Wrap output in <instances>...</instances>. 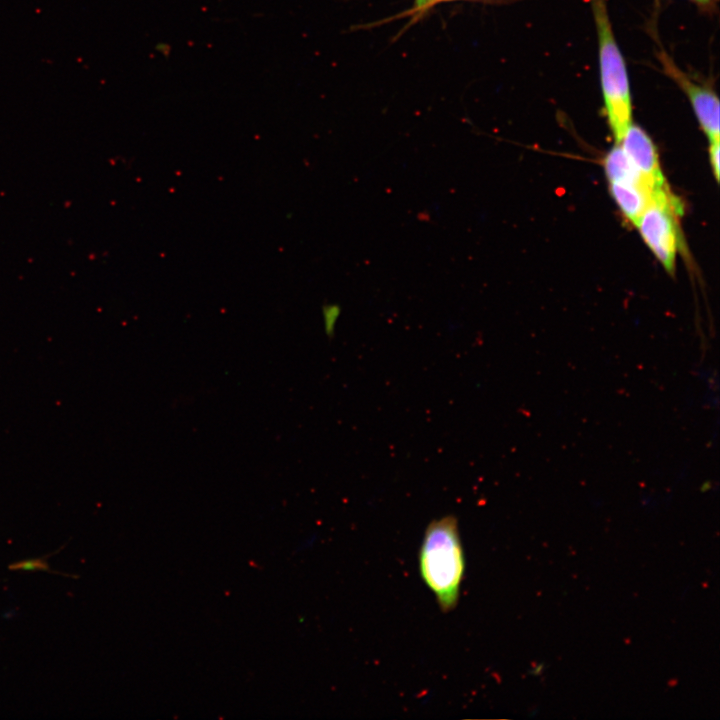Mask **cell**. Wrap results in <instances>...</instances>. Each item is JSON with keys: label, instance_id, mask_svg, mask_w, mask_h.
Listing matches in <instances>:
<instances>
[{"label": "cell", "instance_id": "1", "mask_svg": "<svg viewBox=\"0 0 720 720\" xmlns=\"http://www.w3.org/2000/svg\"><path fill=\"white\" fill-rule=\"evenodd\" d=\"M465 559L457 518L446 515L426 527L419 552V571L444 612L457 605Z\"/></svg>", "mask_w": 720, "mask_h": 720}, {"label": "cell", "instance_id": "2", "mask_svg": "<svg viewBox=\"0 0 720 720\" xmlns=\"http://www.w3.org/2000/svg\"><path fill=\"white\" fill-rule=\"evenodd\" d=\"M599 36L601 85L610 128L620 142L631 123V97L622 54L615 42L605 0H592Z\"/></svg>", "mask_w": 720, "mask_h": 720}, {"label": "cell", "instance_id": "3", "mask_svg": "<svg viewBox=\"0 0 720 720\" xmlns=\"http://www.w3.org/2000/svg\"><path fill=\"white\" fill-rule=\"evenodd\" d=\"M681 213L680 200L666 186L654 194L636 223L647 246L670 273L674 272L679 248Z\"/></svg>", "mask_w": 720, "mask_h": 720}, {"label": "cell", "instance_id": "4", "mask_svg": "<svg viewBox=\"0 0 720 720\" xmlns=\"http://www.w3.org/2000/svg\"><path fill=\"white\" fill-rule=\"evenodd\" d=\"M659 59L665 72L685 91L697 119L710 143L719 142V100L711 88L691 80L669 56L662 52Z\"/></svg>", "mask_w": 720, "mask_h": 720}, {"label": "cell", "instance_id": "5", "mask_svg": "<svg viewBox=\"0 0 720 720\" xmlns=\"http://www.w3.org/2000/svg\"><path fill=\"white\" fill-rule=\"evenodd\" d=\"M618 144L632 167L647 184L655 190L667 186L656 148L644 130L631 124Z\"/></svg>", "mask_w": 720, "mask_h": 720}, {"label": "cell", "instance_id": "6", "mask_svg": "<svg viewBox=\"0 0 720 720\" xmlns=\"http://www.w3.org/2000/svg\"><path fill=\"white\" fill-rule=\"evenodd\" d=\"M610 191L625 217L634 225L657 192L635 181L610 182Z\"/></svg>", "mask_w": 720, "mask_h": 720}, {"label": "cell", "instance_id": "7", "mask_svg": "<svg viewBox=\"0 0 720 720\" xmlns=\"http://www.w3.org/2000/svg\"><path fill=\"white\" fill-rule=\"evenodd\" d=\"M8 569L11 571H28V572H36V571H46L54 574H61L60 572H56L50 569V565L48 561L45 558H32V559H25L20 560L14 563H11L8 565Z\"/></svg>", "mask_w": 720, "mask_h": 720}, {"label": "cell", "instance_id": "8", "mask_svg": "<svg viewBox=\"0 0 720 720\" xmlns=\"http://www.w3.org/2000/svg\"><path fill=\"white\" fill-rule=\"evenodd\" d=\"M339 315V308L335 305H328L323 310L325 330L328 335H332L334 326Z\"/></svg>", "mask_w": 720, "mask_h": 720}, {"label": "cell", "instance_id": "9", "mask_svg": "<svg viewBox=\"0 0 720 720\" xmlns=\"http://www.w3.org/2000/svg\"><path fill=\"white\" fill-rule=\"evenodd\" d=\"M710 162L716 180L719 179V142L710 143Z\"/></svg>", "mask_w": 720, "mask_h": 720}, {"label": "cell", "instance_id": "10", "mask_svg": "<svg viewBox=\"0 0 720 720\" xmlns=\"http://www.w3.org/2000/svg\"><path fill=\"white\" fill-rule=\"evenodd\" d=\"M543 670H544V665H543V663H541V664H536V666L534 667V669H532V670L530 671V673L533 674V675L538 676V675H540V674L543 672Z\"/></svg>", "mask_w": 720, "mask_h": 720}, {"label": "cell", "instance_id": "11", "mask_svg": "<svg viewBox=\"0 0 720 720\" xmlns=\"http://www.w3.org/2000/svg\"><path fill=\"white\" fill-rule=\"evenodd\" d=\"M699 4L702 5H711L715 0H694Z\"/></svg>", "mask_w": 720, "mask_h": 720}, {"label": "cell", "instance_id": "12", "mask_svg": "<svg viewBox=\"0 0 720 720\" xmlns=\"http://www.w3.org/2000/svg\"><path fill=\"white\" fill-rule=\"evenodd\" d=\"M417 1H418V5L421 6V5H426L428 3H432L435 1H442V0H417Z\"/></svg>", "mask_w": 720, "mask_h": 720}]
</instances>
